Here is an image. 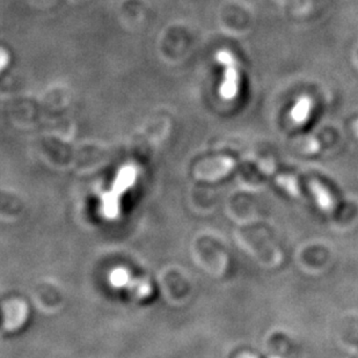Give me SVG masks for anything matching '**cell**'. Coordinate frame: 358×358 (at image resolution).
Returning <instances> with one entry per match:
<instances>
[{"label": "cell", "mask_w": 358, "mask_h": 358, "mask_svg": "<svg viewBox=\"0 0 358 358\" xmlns=\"http://www.w3.org/2000/svg\"><path fill=\"white\" fill-rule=\"evenodd\" d=\"M238 358H258V356H255L254 354H251V353H244Z\"/></svg>", "instance_id": "12"}, {"label": "cell", "mask_w": 358, "mask_h": 358, "mask_svg": "<svg viewBox=\"0 0 358 358\" xmlns=\"http://www.w3.org/2000/svg\"><path fill=\"white\" fill-rule=\"evenodd\" d=\"M277 185L284 189L285 192L291 196H300V187L295 177L292 175H280L276 179Z\"/></svg>", "instance_id": "11"}, {"label": "cell", "mask_w": 358, "mask_h": 358, "mask_svg": "<svg viewBox=\"0 0 358 358\" xmlns=\"http://www.w3.org/2000/svg\"><path fill=\"white\" fill-rule=\"evenodd\" d=\"M311 192L313 195L314 201L317 208L326 214H331L335 209V200L332 194L322 182L312 180L310 183Z\"/></svg>", "instance_id": "7"}, {"label": "cell", "mask_w": 358, "mask_h": 358, "mask_svg": "<svg viewBox=\"0 0 358 358\" xmlns=\"http://www.w3.org/2000/svg\"><path fill=\"white\" fill-rule=\"evenodd\" d=\"M3 333L15 334L30 322V303L23 297H8L3 300Z\"/></svg>", "instance_id": "2"}, {"label": "cell", "mask_w": 358, "mask_h": 358, "mask_svg": "<svg viewBox=\"0 0 358 358\" xmlns=\"http://www.w3.org/2000/svg\"><path fill=\"white\" fill-rule=\"evenodd\" d=\"M236 166V160L231 157H216L197 164L192 175L197 181L211 185L229 177Z\"/></svg>", "instance_id": "3"}, {"label": "cell", "mask_w": 358, "mask_h": 358, "mask_svg": "<svg viewBox=\"0 0 358 358\" xmlns=\"http://www.w3.org/2000/svg\"><path fill=\"white\" fill-rule=\"evenodd\" d=\"M313 108V100L309 96H302L297 99L290 111V118L297 126H303L310 118Z\"/></svg>", "instance_id": "8"}, {"label": "cell", "mask_w": 358, "mask_h": 358, "mask_svg": "<svg viewBox=\"0 0 358 358\" xmlns=\"http://www.w3.org/2000/svg\"><path fill=\"white\" fill-rule=\"evenodd\" d=\"M137 168L133 165H126L122 168H120L118 175L115 177L113 187L111 190L115 192L116 195L122 197L129 189L133 188V185L136 183L137 180Z\"/></svg>", "instance_id": "5"}, {"label": "cell", "mask_w": 358, "mask_h": 358, "mask_svg": "<svg viewBox=\"0 0 358 358\" xmlns=\"http://www.w3.org/2000/svg\"><path fill=\"white\" fill-rule=\"evenodd\" d=\"M192 261L211 277L224 275L227 268V254L224 247L211 236L196 238L192 245Z\"/></svg>", "instance_id": "1"}, {"label": "cell", "mask_w": 358, "mask_h": 358, "mask_svg": "<svg viewBox=\"0 0 358 358\" xmlns=\"http://www.w3.org/2000/svg\"><path fill=\"white\" fill-rule=\"evenodd\" d=\"M271 358H280V357H271Z\"/></svg>", "instance_id": "13"}, {"label": "cell", "mask_w": 358, "mask_h": 358, "mask_svg": "<svg viewBox=\"0 0 358 358\" xmlns=\"http://www.w3.org/2000/svg\"><path fill=\"white\" fill-rule=\"evenodd\" d=\"M133 275L129 269L124 267H118L111 270L109 273V283L115 289H124L126 290L133 281Z\"/></svg>", "instance_id": "10"}, {"label": "cell", "mask_w": 358, "mask_h": 358, "mask_svg": "<svg viewBox=\"0 0 358 358\" xmlns=\"http://www.w3.org/2000/svg\"><path fill=\"white\" fill-rule=\"evenodd\" d=\"M216 59L218 63L224 67V79L219 87V94L225 100H233L238 96L240 85L238 60L229 50H219L216 55Z\"/></svg>", "instance_id": "4"}, {"label": "cell", "mask_w": 358, "mask_h": 358, "mask_svg": "<svg viewBox=\"0 0 358 358\" xmlns=\"http://www.w3.org/2000/svg\"><path fill=\"white\" fill-rule=\"evenodd\" d=\"M120 200L121 197L111 190L104 192L101 200V211L104 217L114 219L120 214Z\"/></svg>", "instance_id": "9"}, {"label": "cell", "mask_w": 358, "mask_h": 358, "mask_svg": "<svg viewBox=\"0 0 358 358\" xmlns=\"http://www.w3.org/2000/svg\"><path fill=\"white\" fill-rule=\"evenodd\" d=\"M126 291L137 302H144L150 300L155 293V284L148 277L133 276V281L126 289Z\"/></svg>", "instance_id": "6"}]
</instances>
